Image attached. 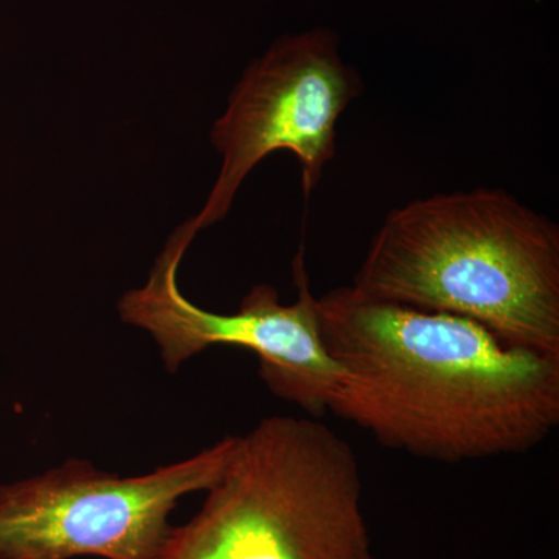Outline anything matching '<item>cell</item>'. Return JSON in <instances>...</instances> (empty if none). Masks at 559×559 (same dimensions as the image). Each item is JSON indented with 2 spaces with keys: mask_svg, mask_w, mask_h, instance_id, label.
Listing matches in <instances>:
<instances>
[{
  "mask_svg": "<svg viewBox=\"0 0 559 559\" xmlns=\"http://www.w3.org/2000/svg\"><path fill=\"white\" fill-rule=\"evenodd\" d=\"M349 288L460 316L507 344L559 356V227L502 189L390 210Z\"/></svg>",
  "mask_w": 559,
  "mask_h": 559,
  "instance_id": "7a4b0ae2",
  "label": "cell"
},
{
  "mask_svg": "<svg viewBox=\"0 0 559 559\" xmlns=\"http://www.w3.org/2000/svg\"><path fill=\"white\" fill-rule=\"evenodd\" d=\"M318 314L344 369L329 411L392 450L459 463L527 452L558 428V355L349 286L319 297Z\"/></svg>",
  "mask_w": 559,
  "mask_h": 559,
  "instance_id": "6da1fadb",
  "label": "cell"
},
{
  "mask_svg": "<svg viewBox=\"0 0 559 559\" xmlns=\"http://www.w3.org/2000/svg\"><path fill=\"white\" fill-rule=\"evenodd\" d=\"M235 439L224 437L142 476L121 477L69 459L0 485V559H159L179 500L219 479Z\"/></svg>",
  "mask_w": 559,
  "mask_h": 559,
  "instance_id": "277c9868",
  "label": "cell"
},
{
  "mask_svg": "<svg viewBox=\"0 0 559 559\" xmlns=\"http://www.w3.org/2000/svg\"><path fill=\"white\" fill-rule=\"evenodd\" d=\"M159 559H371L359 460L318 418L261 419Z\"/></svg>",
  "mask_w": 559,
  "mask_h": 559,
  "instance_id": "3957f363",
  "label": "cell"
},
{
  "mask_svg": "<svg viewBox=\"0 0 559 559\" xmlns=\"http://www.w3.org/2000/svg\"><path fill=\"white\" fill-rule=\"evenodd\" d=\"M364 92L356 69L342 60L340 38L329 28L283 36L246 69L212 143L223 157L204 207L183 229L198 231L226 218L249 173L275 151H289L300 165L307 197L318 189L336 156V127Z\"/></svg>",
  "mask_w": 559,
  "mask_h": 559,
  "instance_id": "5b68a950",
  "label": "cell"
},
{
  "mask_svg": "<svg viewBox=\"0 0 559 559\" xmlns=\"http://www.w3.org/2000/svg\"><path fill=\"white\" fill-rule=\"evenodd\" d=\"M191 241L176 230L154 263L148 282L119 300L121 320L153 337L168 373L215 345L250 349L260 360L261 380L275 396L296 404L312 418L322 417L341 388L344 369L323 341L304 250L294 260L299 296L293 305H283L272 286L257 285L237 311L218 314L180 293L178 271Z\"/></svg>",
  "mask_w": 559,
  "mask_h": 559,
  "instance_id": "8992f818",
  "label": "cell"
}]
</instances>
